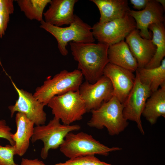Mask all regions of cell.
Wrapping results in <instances>:
<instances>
[{"instance_id": "1", "label": "cell", "mask_w": 165, "mask_h": 165, "mask_svg": "<svg viewBox=\"0 0 165 165\" xmlns=\"http://www.w3.org/2000/svg\"><path fill=\"white\" fill-rule=\"evenodd\" d=\"M72 53L78 62V69L86 81L93 83L103 75L104 69L109 63V46L98 42H69Z\"/></svg>"}, {"instance_id": "2", "label": "cell", "mask_w": 165, "mask_h": 165, "mask_svg": "<svg viewBox=\"0 0 165 165\" xmlns=\"http://www.w3.org/2000/svg\"><path fill=\"white\" fill-rule=\"evenodd\" d=\"M40 27L52 35L56 39L59 51L63 56L67 55V46L68 42L90 43L95 41L92 27L84 22L75 15L74 21L65 27L55 26L46 22H40Z\"/></svg>"}, {"instance_id": "3", "label": "cell", "mask_w": 165, "mask_h": 165, "mask_svg": "<svg viewBox=\"0 0 165 165\" xmlns=\"http://www.w3.org/2000/svg\"><path fill=\"white\" fill-rule=\"evenodd\" d=\"M123 105L113 95L98 108L91 111V117L87 125L98 129L105 127L109 135H118L128 125L123 115Z\"/></svg>"}, {"instance_id": "4", "label": "cell", "mask_w": 165, "mask_h": 165, "mask_svg": "<svg viewBox=\"0 0 165 165\" xmlns=\"http://www.w3.org/2000/svg\"><path fill=\"white\" fill-rule=\"evenodd\" d=\"M83 77L81 72L78 69L72 72L62 70L53 78L45 80L42 85L36 88L33 95L39 102L45 106L47 105L49 101L55 96L78 90Z\"/></svg>"}, {"instance_id": "5", "label": "cell", "mask_w": 165, "mask_h": 165, "mask_svg": "<svg viewBox=\"0 0 165 165\" xmlns=\"http://www.w3.org/2000/svg\"><path fill=\"white\" fill-rule=\"evenodd\" d=\"M117 147H109L96 140L90 135L83 132L68 133L60 146V151L69 159L75 157L98 154L108 156L110 152L119 151Z\"/></svg>"}, {"instance_id": "6", "label": "cell", "mask_w": 165, "mask_h": 165, "mask_svg": "<svg viewBox=\"0 0 165 165\" xmlns=\"http://www.w3.org/2000/svg\"><path fill=\"white\" fill-rule=\"evenodd\" d=\"M47 105L51 108L54 117L66 125L81 120L87 112L79 90L55 96L49 101Z\"/></svg>"}, {"instance_id": "7", "label": "cell", "mask_w": 165, "mask_h": 165, "mask_svg": "<svg viewBox=\"0 0 165 165\" xmlns=\"http://www.w3.org/2000/svg\"><path fill=\"white\" fill-rule=\"evenodd\" d=\"M80 128V126L78 124H61L59 119L54 117L47 125L34 127L31 141L32 143L38 140L43 142L44 146L41 149L40 156L45 160L48 156L49 150L59 147L68 133L79 130Z\"/></svg>"}, {"instance_id": "8", "label": "cell", "mask_w": 165, "mask_h": 165, "mask_svg": "<svg viewBox=\"0 0 165 165\" xmlns=\"http://www.w3.org/2000/svg\"><path fill=\"white\" fill-rule=\"evenodd\" d=\"M136 29L135 21L128 14L123 17L104 23L98 22L92 27L94 39L109 46L124 39Z\"/></svg>"}, {"instance_id": "9", "label": "cell", "mask_w": 165, "mask_h": 165, "mask_svg": "<svg viewBox=\"0 0 165 165\" xmlns=\"http://www.w3.org/2000/svg\"><path fill=\"white\" fill-rule=\"evenodd\" d=\"M135 76L133 87L123 104V114L127 120L135 122L144 135L141 116L146 101L152 93L149 86L141 82L136 72Z\"/></svg>"}, {"instance_id": "10", "label": "cell", "mask_w": 165, "mask_h": 165, "mask_svg": "<svg viewBox=\"0 0 165 165\" xmlns=\"http://www.w3.org/2000/svg\"><path fill=\"white\" fill-rule=\"evenodd\" d=\"M79 91L85 103L87 112L98 108L114 95L111 81L103 75L94 83L86 81L82 82Z\"/></svg>"}, {"instance_id": "11", "label": "cell", "mask_w": 165, "mask_h": 165, "mask_svg": "<svg viewBox=\"0 0 165 165\" xmlns=\"http://www.w3.org/2000/svg\"><path fill=\"white\" fill-rule=\"evenodd\" d=\"M18 98L15 104L9 106L12 117L16 112L24 113L36 126L45 125L46 114L44 110L45 105L38 101L32 93L19 88L12 81Z\"/></svg>"}, {"instance_id": "12", "label": "cell", "mask_w": 165, "mask_h": 165, "mask_svg": "<svg viewBox=\"0 0 165 165\" xmlns=\"http://www.w3.org/2000/svg\"><path fill=\"white\" fill-rule=\"evenodd\" d=\"M133 72L109 63L104 69L103 75L108 78L111 81L114 95L123 105L134 83L135 76Z\"/></svg>"}, {"instance_id": "13", "label": "cell", "mask_w": 165, "mask_h": 165, "mask_svg": "<svg viewBox=\"0 0 165 165\" xmlns=\"http://www.w3.org/2000/svg\"><path fill=\"white\" fill-rule=\"evenodd\" d=\"M165 10L156 0H149L146 7L140 11L130 10L128 14L134 20L136 29L139 31L141 37L152 39L151 32L148 31V27L153 24L164 23Z\"/></svg>"}, {"instance_id": "14", "label": "cell", "mask_w": 165, "mask_h": 165, "mask_svg": "<svg viewBox=\"0 0 165 165\" xmlns=\"http://www.w3.org/2000/svg\"><path fill=\"white\" fill-rule=\"evenodd\" d=\"M78 1L77 0H51L48 9L43 13L44 21L57 27L70 25L75 20L74 7Z\"/></svg>"}, {"instance_id": "15", "label": "cell", "mask_w": 165, "mask_h": 165, "mask_svg": "<svg viewBox=\"0 0 165 165\" xmlns=\"http://www.w3.org/2000/svg\"><path fill=\"white\" fill-rule=\"evenodd\" d=\"M133 55L136 59L138 68H144L153 57L156 51V47L152 39L141 36L139 31L136 29L126 38Z\"/></svg>"}, {"instance_id": "16", "label": "cell", "mask_w": 165, "mask_h": 165, "mask_svg": "<svg viewBox=\"0 0 165 165\" xmlns=\"http://www.w3.org/2000/svg\"><path fill=\"white\" fill-rule=\"evenodd\" d=\"M15 120L17 130L15 133L11 134V138L15 143L16 155L22 156L28 148L35 124L24 113L20 112L16 113Z\"/></svg>"}, {"instance_id": "17", "label": "cell", "mask_w": 165, "mask_h": 165, "mask_svg": "<svg viewBox=\"0 0 165 165\" xmlns=\"http://www.w3.org/2000/svg\"><path fill=\"white\" fill-rule=\"evenodd\" d=\"M108 55L109 63L133 72L138 68L136 59L124 40L109 46Z\"/></svg>"}, {"instance_id": "18", "label": "cell", "mask_w": 165, "mask_h": 165, "mask_svg": "<svg viewBox=\"0 0 165 165\" xmlns=\"http://www.w3.org/2000/svg\"><path fill=\"white\" fill-rule=\"evenodd\" d=\"M98 8L100 14L99 22L104 23L122 18L130 10L127 0H91Z\"/></svg>"}, {"instance_id": "19", "label": "cell", "mask_w": 165, "mask_h": 165, "mask_svg": "<svg viewBox=\"0 0 165 165\" xmlns=\"http://www.w3.org/2000/svg\"><path fill=\"white\" fill-rule=\"evenodd\" d=\"M142 115L151 125L154 124L159 117H165V85L152 93Z\"/></svg>"}, {"instance_id": "20", "label": "cell", "mask_w": 165, "mask_h": 165, "mask_svg": "<svg viewBox=\"0 0 165 165\" xmlns=\"http://www.w3.org/2000/svg\"><path fill=\"white\" fill-rule=\"evenodd\" d=\"M152 33V40L156 47V51L153 57L145 66L147 69L159 66L165 56V28L164 23L153 24L148 27Z\"/></svg>"}, {"instance_id": "21", "label": "cell", "mask_w": 165, "mask_h": 165, "mask_svg": "<svg viewBox=\"0 0 165 165\" xmlns=\"http://www.w3.org/2000/svg\"><path fill=\"white\" fill-rule=\"evenodd\" d=\"M135 72L141 82L149 86L153 93L165 85V59L157 67L150 69L138 68Z\"/></svg>"}, {"instance_id": "22", "label": "cell", "mask_w": 165, "mask_h": 165, "mask_svg": "<svg viewBox=\"0 0 165 165\" xmlns=\"http://www.w3.org/2000/svg\"><path fill=\"white\" fill-rule=\"evenodd\" d=\"M51 0H16L20 10L30 20H43L44 10Z\"/></svg>"}, {"instance_id": "23", "label": "cell", "mask_w": 165, "mask_h": 165, "mask_svg": "<svg viewBox=\"0 0 165 165\" xmlns=\"http://www.w3.org/2000/svg\"><path fill=\"white\" fill-rule=\"evenodd\" d=\"M13 0H0V38L5 35L10 19V15L13 13Z\"/></svg>"}, {"instance_id": "24", "label": "cell", "mask_w": 165, "mask_h": 165, "mask_svg": "<svg viewBox=\"0 0 165 165\" xmlns=\"http://www.w3.org/2000/svg\"><path fill=\"white\" fill-rule=\"evenodd\" d=\"M53 165H112L100 161L94 155L81 156L70 159L65 162Z\"/></svg>"}, {"instance_id": "25", "label": "cell", "mask_w": 165, "mask_h": 165, "mask_svg": "<svg viewBox=\"0 0 165 165\" xmlns=\"http://www.w3.org/2000/svg\"><path fill=\"white\" fill-rule=\"evenodd\" d=\"M16 155L14 146L7 145L5 146L0 145V165H19L14 160Z\"/></svg>"}, {"instance_id": "26", "label": "cell", "mask_w": 165, "mask_h": 165, "mask_svg": "<svg viewBox=\"0 0 165 165\" xmlns=\"http://www.w3.org/2000/svg\"><path fill=\"white\" fill-rule=\"evenodd\" d=\"M11 129L8 125L6 121L4 119L0 120V138H4L7 140L10 144L13 146L15 143L11 138Z\"/></svg>"}, {"instance_id": "27", "label": "cell", "mask_w": 165, "mask_h": 165, "mask_svg": "<svg viewBox=\"0 0 165 165\" xmlns=\"http://www.w3.org/2000/svg\"><path fill=\"white\" fill-rule=\"evenodd\" d=\"M149 0H130L133 7L139 11L144 9L146 6Z\"/></svg>"}, {"instance_id": "28", "label": "cell", "mask_w": 165, "mask_h": 165, "mask_svg": "<svg viewBox=\"0 0 165 165\" xmlns=\"http://www.w3.org/2000/svg\"><path fill=\"white\" fill-rule=\"evenodd\" d=\"M20 165H46L42 161L38 159H29L23 158Z\"/></svg>"}, {"instance_id": "29", "label": "cell", "mask_w": 165, "mask_h": 165, "mask_svg": "<svg viewBox=\"0 0 165 165\" xmlns=\"http://www.w3.org/2000/svg\"><path fill=\"white\" fill-rule=\"evenodd\" d=\"M163 7L164 9H165V0H156Z\"/></svg>"}]
</instances>
